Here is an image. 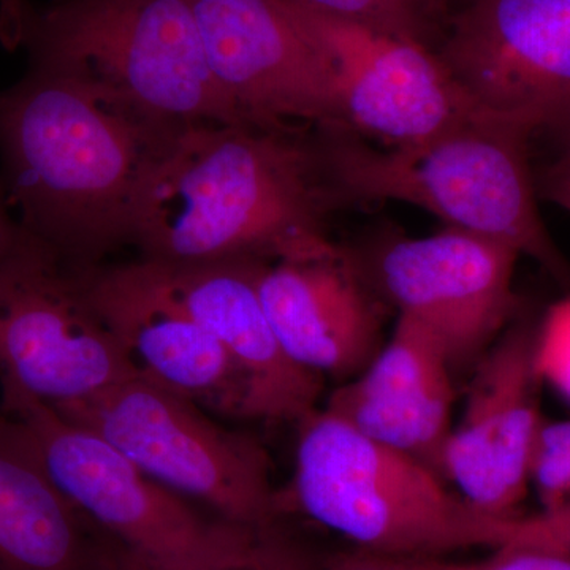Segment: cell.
Wrapping results in <instances>:
<instances>
[{
  "mask_svg": "<svg viewBox=\"0 0 570 570\" xmlns=\"http://www.w3.org/2000/svg\"><path fill=\"white\" fill-rule=\"evenodd\" d=\"M341 206L318 127L195 124L154 165L134 246L160 264L275 262L335 246Z\"/></svg>",
  "mask_w": 570,
  "mask_h": 570,
  "instance_id": "cell-1",
  "label": "cell"
},
{
  "mask_svg": "<svg viewBox=\"0 0 570 570\" xmlns=\"http://www.w3.org/2000/svg\"><path fill=\"white\" fill-rule=\"evenodd\" d=\"M183 130L154 126L75 78L31 69L0 91V179L28 234L91 268L134 245L145 184Z\"/></svg>",
  "mask_w": 570,
  "mask_h": 570,
  "instance_id": "cell-2",
  "label": "cell"
},
{
  "mask_svg": "<svg viewBox=\"0 0 570 570\" xmlns=\"http://www.w3.org/2000/svg\"><path fill=\"white\" fill-rule=\"evenodd\" d=\"M318 129L343 205H415L448 227L502 243L558 279H570V266L540 217L528 160L531 127L482 112L426 140L387 149L341 127Z\"/></svg>",
  "mask_w": 570,
  "mask_h": 570,
  "instance_id": "cell-3",
  "label": "cell"
},
{
  "mask_svg": "<svg viewBox=\"0 0 570 570\" xmlns=\"http://www.w3.org/2000/svg\"><path fill=\"white\" fill-rule=\"evenodd\" d=\"M0 411L28 431L59 490L137 560L160 570H313L281 531L202 515L189 499L47 404L2 392Z\"/></svg>",
  "mask_w": 570,
  "mask_h": 570,
  "instance_id": "cell-4",
  "label": "cell"
},
{
  "mask_svg": "<svg viewBox=\"0 0 570 570\" xmlns=\"http://www.w3.org/2000/svg\"><path fill=\"white\" fill-rule=\"evenodd\" d=\"M21 47L31 69L75 78L154 126L245 124L209 70L190 0L31 6Z\"/></svg>",
  "mask_w": 570,
  "mask_h": 570,
  "instance_id": "cell-5",
  "label": "cell"
},
{
  "mask_svg": "<svg viewBox=\"0 0 570 570\" xmlns=\"http://www.w3.org/2000/svg\"><path fill=\"white\" fill-rule=\"evenodd\" d=\"M295 474L279 494L295 509L371 553L441 558L501 546L508 519L450 493L425 464L358 433L326 409L298 423Z\"/></svg>",
  "mask_w": 570,
  "mask_h": 570,
  "instance_id": "cell-6",
  "label": "cell"
},
{
  "mask_svg": "<svg viewBox=\"0 0 570 570\" xmlns=\"http://www.w3.org/2000/svg\"><path fill=\"white\" fill-rule=\"evenodd\" d=\"M94 431L179 497L250 530L277 532L279 493L255 439L220 426L186 397L140 376L55 409Z\"/></svg>",
  "mask_w": 570,
  "mask_h": 570,
  "instance_id": "cell-7",
  "label": "cell"
},
{
  "mask_svg": "<svg viewBox=\"0 0 570 570\" xmlns=\"http://www.w3.org/2000/svg\"><path fill=\"white\" fill-rule=\"evenodd\" d=\"M135 376L81 269L22 228L0 261V390L58 409Z\"/></svg>",
  "mask_w": 570,
  "mask_h": 570,
  "instance_id": "cell-8",
  "label": "cell"
},
{
  "mask_svg": "<svg viewBox=\"0 0 570 570\" xmlns=\"http://www.w3.org/2000/svg\"><path fill=\"white\" fill-rule=\"evenodd\" d=\"M209 70L242 121L346 129L332 63L288 0H190Z\"/></svg>",
  "mask_w": 570,
  "mask_h": 570,
  "instance_id": "cell-9",
  "label": "cell"
},
{
  "mask_svg": "<svg viewBox=\"0 0 570 570\" xmlns=\"http://www.w3.org/2000/svg\"><path fill=\"white\" fill-rule=\"evenodd\" d=\"M436 52L483 110L534 132L570 122V0H463Z\"/></svg>",
  "mask_w": 570,
  "mask_h": 570,
  "instance_id": "cell-10",
  "label": "cell"
},
{
  "mask_svg": "<svg viewBox=\"0 0 570 570\" xmlns=\"http://www.w3.org/2000/svg\"><path fill=\"white\" fill-rule=\"evenodd\" d=\"M519 257L502 243L448 227L379 247L365 276L400 316L436 337L455 371L475 366L508 328L519 306Z\"/></svg>",
  "mask_w": 570,
  "mask_h": 570,
  "instance_id": "cell-11",
  "label": "cell"
},
{
  "mask_svg": "<svg viewBox=\"0 0 570 570\" xmlns=\"http://www.w3.org/2000/svg\"><path fill=\"white\" fill-rule=\"evenodd\" d=\"M335 73L344 127L412 145L482 112L434 48L288 0Z\"/></svg>",
  "mask_w": 570,
  "mask_h": 570,
  "instance_id": "cell-12",
  "label": "cell"
},
{
  "mask_svg": "<svg viewBox=\"0 0 570 570\" xmlns=\"http://www.w3.org/2000/svg\"><path fill=\"white\" fill-rule=\"evenodd\" d=\"M460 422L452 426L442 478L452 480L472 508L512 519L531 483L539 431L540 377L535 328L517 322L475 363Z\"/></svg>",
  "mask_w": 570,
  "mask_h": 570,
  "instance_id": "cell-13",
  "label": "cell"
},
{
  "mask_svg": "<svg viewBox=\"0 0 570 570\" xmlns=\"http://www.w3.org/2000/svg\"><path fill=\"white\" fill-rule=\"evenodd\" d=\"M86 291L138 376L205 411L247 419L249 382L234 356L145 262L80 268Z\"/></svg>",
  "mask_w": 570,
  "mask_h": 570,
  "instance_id": "cell-14",
  "label": "cell"
},
{
  "mask_svg": "<svg viewBox=\"0 0 570 570\" xmlns=\"http://www.w3.org/2000/svg\"><path fill=\"white\" fill-rule=\"evenodd\" d=\"M258 291L285 354L317 376L351 381L384 346L382 299L336 245L266 262Z\"/></svg>",
  "mask_w": 570,
  "mask_h": 570,
  "instance_id": "cell-15",
  "label": "cell"
},
{
  "mask_svg": "<svg viewBox=\"0 0 570 570\" xmlns=\"http://www.w3.org/2000/svg\"><path fill=\"white\" fill-rule=\"evenodd\" d=\"M141 261L171 298L216 336L242 367L249 382L247 419L298 423L317 409L324 377L285 354L266 316L258 291L266 262Z\"/></svg>",
  "mask_w": 570,
  "mask_h": 570,
  "instance_id": "cell-16",
  "label": "cell"
},
{
  "mask_svg": "<svg viewBox=\"0 0 570 570\" xmlns=\"http://www.w3.org/2000/svg\"><path fill=\"white\" fill-rule=\"evenodd\" d=\"M452 373L436 337L400 316L389 343L330 395L325 409L442 478V453L453 426Z\"/></svg>",
  "mask_w": 570,
  "mask_h": 570,
  "instance_id": "cell-17",
  "label": "cell"
},
{
  "mask_svg": "<svg viewBox=\"0 0 570 570\" xmlns=\"http://www.w3.org/2000/svg\"><path fill=\"white\" fill-rule=\"evenodd\" d=\"M126 553L59 490L28 431L0 411V570H124Z\"/></svg>",
  "mask_w": 570,
  "mask_h": 570,
  "instance_id": "cell-18",
  "label": "cell"
},
{
  "mask_svg": "<svg viewBox=\"0 0 570 570\" xmlns=\"http://www.w3.org/2000/svg\"><path fill=\"white\" fill-rule=\"evenodd\" d=\"M309 9L431 47L442 0H298ZM433 48V47H431Z\"/></svg>",
  "mask_w": 570,
  "mask_h": 570,
  "instance_id": "cell-19",
  "label": "cell"
},
{
  "mask_svg": "<svg viewBox=\"0 0 570 570\" xmlns=\"http://www.w3.org/2000/svg\"><path fill=\"white\" fill-rule=\"evenodd\" d=\"M531 483L543 509L570 497V420L542 423L532 456Z\"/></svg>",
  "mask_w": 570,
  "mask_h": 570,
  "instance_id": "cell-20",
  "label": "cell"
},
{
  "mask_svg": "<svg viewBox=\"0 0 570 570\" xmlns=\"http://www.w3.org/2000/svg\"><path fill=\"white\" fill-rule=\"evenodd\" d=\"M535 367L540 381L570 403V296L554 303L535 328Z\"/></svg>",
  "mask_w": 570,
  "mask_h": 570,
  "instance_id": "cell-21",
  "label": "cell"
},
{
  "mask_svg": "<svg viewBox=\"0 0 570 570\" xmlns=\"http://www.w3.org/2000/svg\"><path fill=\"white\" fill-rule=\"evenodd\" d=\"M508 546L538 547L570 557V497L532 515L505 520L499 547Z\"/></svg>",
  "mask_w": 570,
  "mask_h": 570,
  "instance_id": "cell-22",
  "label": "cell"
},
{
  "mask_svg": "<svg viewBox=\"0 0 570 570\" xmlns=\"http://www.w3.org/2000/svg\"><path fill=\"white\" fill-rule=\"evenodd\" d=\"M448 570H570V557L538 547L508 546L494 549L485 560L448 561Z\"/></svg>",
  "mask_w": 570,
  "mask_h": 570,
  "instance_id": "cell-23",
  "label": "cell"
},
{
  "mask_svg": "<svg viewBox=\"0 0 570 570\" xmlns=\"http://www.w3.org/2000/svg\"><path fill=\"white\" fill-rule=\"evenodd\" d=\"M325 570H448L442 558L392 557L358 550L330 562Z\"/></svg>",
  "mask_w": 570,
  "mask_h": 570,
  "instance_id": "cell-24",
  "label": "cell"
},
{
  "mask_svg": "<svg viewBox=\"0 0 570 570\" xmlns=\"http://www.w3.org/2000/svg\"><path fill=\"white\" fill-rule=\"evenodd\" d=\"M558 134L562 138L561 153L540 179L539 193L551 204L570 213V122Z\"/></svg>",
  "mask_w": 570,
  "mask_h": 570,
  "instance_id": "cell-25",
  "label": "cell"
},
{
  "mask_svg": "<svg viewBox=\"0 0 570 570\" xmlns=\"http://www.w3.org/2000/svg\"><path fill=\"white\" fill-rule=\"evenodd\" d=\"M31 6L29 0H0V41L7 50L21 47Z\"/></svg>",
  "mask_w": 570,
  "mask_h": 570,
  "instance_id": "cell-26",
  "label": "cell"
},
{
  "mask_svg": "<svg viewBox=\"0 0 570 570\" xmlns=\"http://www.w3.org/2000/svg\"><path fill=\"white\" fill-rule=\"evenodd\" d=\"M22 235L20 220L11 216V205L0 179V261L17 246Z\"/></svg>",
  "mask_w": 570,
  "mask_h": 570,
  "instance_id": "cell-27",
  "label": "cell"
},
{
  "mask_svg": "<svg viewBox=\"0 0 570 570\" xmlns=\"http://www.w3.org/2000/svg\"><path fill=\"white\" fill-rule=\"evenodd\" d=\"M124 570H160L153 568V566L146 564L137 558L132 557V554L127 551L126 553V562H124Z\"/></svg>",
  "mask_w": 570,
  "mask_h": 570,
  "instance_id": "cell-28",
  "label": "cell"
}]
</instances>
